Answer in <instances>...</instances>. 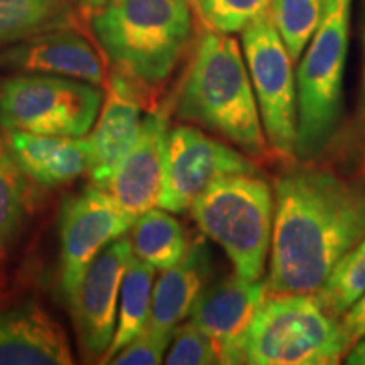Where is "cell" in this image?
Returning a JSON list of instances; mask_svg holds the SVG:
<instances>
[{"instance_id": "44dd1931", "label": "cell", "mask_w": 365, "mask_h": 365, "mask_svg": "<svg viewBox=\"0 0 365 365\" xmlns=\"http://www.w3.org/2000/svg\"><path fill=\"white\" fill-rule=\"evenodd\" d=\"M156 269L134 254L127 264L118 299L117 325L113 340L103 355L102 362L108 364L113 355L144 330L150 312Z\"/></svg>"}, {"instance_id": "7402d4cb", "label": "cell", "mask_w": 365, "mask_h": 365, "mask_svg": "<svg viewBox=\"0 0 365 365\" xmlns=\"http://www.w3.org/2000/svg\"><path fill=\"white\" fill-rule=\"evenodd\" d=\"M333 0H272L269 16L293 61H299Z\"/></svg>"}, {"instance_id": "d4e9b609", "label": "cell", "mask_w": 365, "mask_h": 365, "mask_svg": "<svg viewBox=\"0 0 365 365\" xmlns=\"http://www.w3.org/2000/svg\"><path fill=\"white\" fill-rule=\"evenodd\" d=\"M272 0H198V14L210 31L240 33L271 7Z\"/></svg>"}, {"instance_id": "603a6c76", "label": "cell", "mask_w": 365, "mask_h": 365, "mask_svg": "<svg viewBox=\"0 0 365 365\" xmlns=\"http://www.w3.org/2000/svg\"><path fill=\"white\" fill-rule=\"evenodd\" d=\"M365 293V239L341 255L327 281L314 293L319 307L340 318Z\"/></svg>"}, {"instance_id": "f546056e", "label": "cell", "mask_w": 365, "mask_h": 365, "mask_svg": "<svg viewBox=\"0 0 365 365\" xmlns=\"http://www.w3.org/2000/svg\"><path fill=\"white\" fill-rule=\"evenodd\" d=\"M344 362L349 365H365V339L359 340L357 344L349 350Z\"/></svg>"}, {"instance_id": "4fadbf2b", "label": "cell", "mask_w": 365, "mask_h": 365, "mask_svg": "<svg viewBox=\"0 0 365 365\" xmlns=\"http://www.w3.org/2000/svg\"><path fill=\"white\" fill-rule=\"evenodd\" d=\"M168 134L166 110L145 115L139 135L108 182L107 191L130 217L137 218L159 205L166 181Z\"/></svg>"}, {"instance_id": "f1b7e54d", "label": "cell", "mask_w": 365, "mask_h": 365, "mask_svg": "<svg viewBox=\"0 0 365 365\" xmlns=\"http://www.w3.org/2000/svg\"><path fill=\"white\" fill-rule=\"evenodd\" d=\"M359 118L365 124V22L362 29V80H360L359 91Z\"/></svg>"}, {"instance_id": "484cf974", "label": "cell", "mask_w": 365, "mask_h": 365, "mask_svg": "<svg viewBox=\"0 0 365 365\" xmlns=\"http://www.w3.org/2000/svg\"><path fill=\"white\" fill-rule=\"evenodd\" d=\"M170 352L164 364L170 365H210L220 364L218 350L208 335L198 330L193 323H180L173 335Z\"/></svg>"}, {"instance_id": "4dcf8cb0", "label": "cell", "mask_w": 365, "mask_h": 365, "mask_svg": "<svg viewBox=\"0 0 365 365\" xmlns=\"http://www.w3.org/2000/svg\"><path fill=\"white\" fill-rule=\"evenodd\" d=\"M75 2L83 9H88V11H98V9L103 7L108 0H75Z\"/></svg>"}, {"instance_id": "4316f807", "label": "cell", "mask_w": 365, "mask_h": 365, "mask_svg": "<svg viewBox=\"0 0 365 365\" xmlns=\"http://www.w3.org/2000/svg\"><path fill=\"white\" fill-rule=\"evenodd\" d=\"M171 345V339H161L143 330L122 346L108 364L115 365H158L164 362V354Z\"/></svg>"}, {"instance_id": "52a82bcc", "label": "cell", "mask_w": 365, "mask_h": 365, "mask_svg": "<svg viewBox=\"0 0 365 365\" xmlns=\"http://www.w3.org/2000/svg\"><path fill=\"white\" fill-rule=\"evenodd\" d=\"M103 93L66 76L17 73L0 78V127L41 135L81 137L97 122Z\"/></svg>"}, {"instance_id": "83f0119b", "label": "cell", "mask_w": 365, "mask_h": 365, "mask_svg": "<svg viewBox=\"0 0 365 365\" xmlns=\"http://www.w3.org/2000/svg\"><path fill=\"white\" fill-rule=\"evenodd\" d=\"M340 323L352 345L365 339V293L341 314Z\"/></svg>"}, {"instance_id": "7a4b0ae2", "label": "cell", "mask_w": 365, "mask_h": 365, "mask_svg": "<svg viewBox=\"0 0 365 365\" xmlns=\"http://www.w3.org/2000/svg\"><path fill=\"white\" fill-rule=\"evenodd\" d=\"M176 115L222 135L249 158L272 154L247 65L228 34L208 31L200 38L178 93Z\"/></svg>"}, {"instance_id": "d6986e66", "label": "cell", "mask_w": 365, "mask_h": 365, "mask_svg": "<svg viewBox=\"0 0 365 365\" xmlns=\"http://www.w3.org/2000/svg\"><path fill=\"white\" fill-rule=\"evenodd\" d=\"M68 0H0V48L56 29H73Z\"/></svg>"}, {"instance_id": "1f68e13d", "label": "cell", "mask_w": 365, "mask_h": 365, "mask_svg": "<svg viewBox=\"0 0 365 365\" xmlns=\"http://www.w3.org/2000/svg\"><path fill=\"white\" fill-rule=\"evenodd\" d=\"M186 2H198V0H186Z\"/></svg>"}, {"instance_id": "e0dca14e", "label": "cell", "mask_w": 365, "mask_h": 365, "mask_svg": "<svg viewBox=\"0 0 365 365\" xmlns=\"http://www.w3.org/2000/svg\"><path fill=\"white\" fill-rule=\"evenodd\" d=\"M73 354L58 322L34 303L0 314V365H70Z\"/></svg>"}, {"instance_id": "9a60e30c", "label": "cell", "mask_w": 365, "mask_h": 365, "mask_svg": "<svg viewBox=\"0 0 365 365\" xmlns=\"http://www.w3.org/2000/svg\"><path fill=\"white\" fill-rule=\"evenodd\" d=\"M0 70L66 76L93 85L103 83V65L90 41L73 29H56L0 51Z\"/></svg>"}, {"instance_id": "cb8c5ba5", "label": "cell", "mask_w": 365, "mask_h": 365, "mask_svg": "<svg viewBox=\"0 0 365 365\" xmlns=\"http://www.w3.org/2000/svg\"><path fill=\"white\" fill-rule=\"evenodd\" d=\"M26 175L7 140L0 137V249H6L19 232L26 213Z\"/></svg>"}, {"instance_id": "ffe728a7", "label": "cell", "mask_w": 365, "mask_h": 365, "mask_svg": "<svg viewBox=\"0 0 365 365\" xmlns=\"http://www.w3.org/2000/svg\"><path fill=\"white\" fill-rule=\"evenodd\" d=\"M134 254L156 271L175 266L188 249L186 232L168 210L154 207L139 215L130 227Z\"/></svg>"}, {"instance_id": "30bf717a", "label": "cell", "mask_w": 365, "mask_h": 365, "mask_svg": "<svg viewBox=\"0 0 365 365\" xmlns=\"http://www.w3.org/2000/svg\"><path fill=\"white\" fill-rule=\"evenodd\" d=\"M130 217L107 190L86 186L68 196L59 212V282L68 298L97 255L130 230Z\"/></svg>"}, {"instance_id": "5b68a950", "label": "cell", "mask_w": 365, "mask_h": 365, "mask_svg": "<svg viewBox=\"0 0 365 365\" xmlns=\"http://www.w3.org/2000/svg\"><path fill=\"white\" fill-rule=\"evenodd\" d=\"M191 217L245 281L262 279L274 227V191L259 175L223 178L195 200Z\"/></svg>"}, {"instance_id": "6da1fadb", "label": "cell", "mask_w": 365, "mask_h": 365, "mask_svg": "<svg viewBox=\"0 0 365 365\" xmlns=\"http://www.w3.org/2000/svg\"><path fill=\"white\" fill-rule=\"evenodd\" d=\"M269 294H314L365 239V180L298 164L274 180Z\"/></svg>"}, {"instance_id": "5bb4252c", "label": "cell", "mask_w": 365, "mask_h": 365, "mask_svg": "<svg viewBox=\"0 0 365 365\" xmlns=\"http://www.w3.org/2000/svg\"><path fill=\"white\" fill-rule=\"evenodd\" d=\"M144 85L115 71L107 85V100L90 139L88 175L107 190L118 164L134 144L143 124Z\"/></svg>"}, {"instance_id": "ba28073f", "label": "cell", "mask_w": 365, "mask_h": 365, "mask_svg": "<svg viewBox=\"0 0 365 365\" xmlns=\"http://www.w3.org/2000/svg\"><path fill=\"white\" fill-rule=\"evenodd\" d=\"M247 71L267 144L282 159L296 158L298 91L293 59L269 11L242 31Z\"/></svg>"}, {"instance_id": "ac0fdd59", "label": "cell", "mask_w": 365, "mask_h": 365, "mask_svg": "<svg viewBox=\"0 0 365 365\" xmlns=\"http://www.w3.org/2000/svg\"><path fill=\"white\" fill-rule=\"evenodd\" d=\"M6 140L24 175L43 186H59L88 171V137L41 135L7 130Z\"/></svg>"}, {"instance_id": "2e32d148", "label": "cell", "mask_w": 365, "mask_h": 365, "mask_svg": "<svg viewBox=\"0 0 365 365\" xmlns=\"http://www.w3.org/2000/svg\"><path fill=\"white\" fill-rule=\"evenodd\" d=\"M161 272L153 287L150 312L144 330L173 340L176 327L190 317L212 276V259L207 244L202 239L193 240L180 261Z\"/></svg>"}, {"instance_id": "277c9868", "label": "cell", "mask_w": 365, "mask_h": 365, "mask_svg": "<svg viewBox=\"0 0 365 365\" xmlns=\"http://www.w3.org/2000/svg\"><path fill=\"white\" fill-rule=\"evenodd\" d=\"M352 341L314 294H267L244 339V364L335 365Z\"/></svg>"}, {"instance_id": "8992f818", "label": "cell", "mask_w": 365, "mask_h": 365, "mask_svg": "<svg viewBox=\"0 0 365 365\" xmlns=\"http://www.w3.org/2000/svg\"><path fill=\"white\" fill-rule=\"evenodd\" d=\"M352 0H333L296 71V158L309 161L333 139L344 115V76Z\"/></svg>"}, {"instance_id": "9c48e42d", "label": "cell", "mask_w": 365, "mask_h": 365, "mask_svg": "<svg viewBox=\"0 0 365 365\" xmlns=\"http://www.w3.org/2000/svg\"><path fill=\"white\" fill-rule=\"evenodd\" d=\"M235 175H259V168L240 149L195 127H173L168 134L166 181L158 207L182 213L210 186Z\"/></svg>"}, {"instance_id": "3957f363", "label": "cell", "mask_w": 365, "mask_h": 365, "mask_svg": "<svg viewBox=\"0 0 365 365\" xmlns=\"http://www.w3.org/2000/svg\"><path fill=\"white\" fill-rule=\"evenodd\" d=\"M93 33L115 70L144 86L170 78L191 36L186 0H108Z\"/></svg>"}, {"instance_id": "7c38bea8", "label": "cell", "mask_w": 365, "mask_h": 365, "mask_svg": "<svg viewBox=\"0 0 365 365\" xmlns=\"http://www.w3.org/2000/svg\"><path fill=\"white\" fill-rule=\"evenodd\" d=\"M267 294L266 281H245L232 274L198 296L190 322L212 339L220 364H244L245 333Z\"/></svg>"}, {"instance_id": "8fae6325", "label": "cell", "mask_w": 365, "mask_h": 365, "mask_svg": "<svg viewBox=\"0 0 365 365\" xmlns=\"http://www.w3.org/2000/svg\"><path fill=\"white\" fill-rule=\"evenodd\" d=\"M132 255V242L125 235L110 242L91 261L78 286L66 298L73 327L86 359H103L112 344L122 279Z\"/></svg>"}]
</instances>
